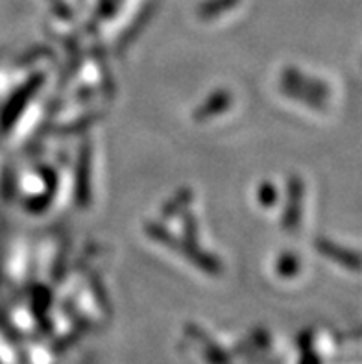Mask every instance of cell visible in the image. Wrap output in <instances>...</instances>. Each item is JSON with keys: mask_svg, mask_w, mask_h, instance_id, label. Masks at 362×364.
I'll return each mask as SVG.
<instances>
[]
</instances>
